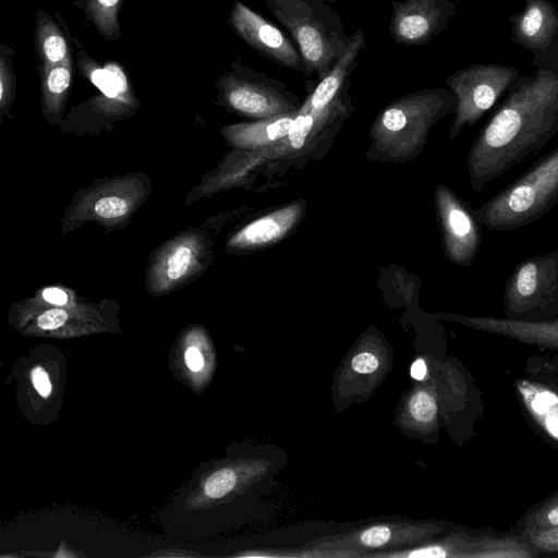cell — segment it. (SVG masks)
I'll return each instance as SVG.
<instances>
[{"mask_svg":"<svg viewBox=\"0 0 558 558\" xmlns=\"http://www.w3.org/2000/svg\"><path fill=\"white\" fill-rule=\"evenodd\" d=\"M558 134V68L520 76L484 124L468 157L471 187L481 192Z\"/></svg>","mask_w":558,"mask_h":558,"instance_id":"obj_1","label":"cell"},{"mask_svg":"<svg viewBox=\"0 0 558 558\" xmlns=\"http://www.w3.org/2000/svg\"><path fill=\"white\" fill-rule=\"evenodd\" d=\"M558 205V146L492 196L473 214L490 231L534 223Z\"/></svg>","mask_w":558,"mask_h":558,"instance_id":"obj_2","label":"cell"},{"mask_svg":"<svg viewBox=\"0 0 558 558\" xmlns=\"http://www.w3.org/2000/svg\"><path fill=\"white\" fill-rule=\"evenodd\" d=\"M506 318L543 322L558 316V251L519 263L504 289Z\"/></svg>","mask_w":558,"mask_h":558,"instance_id":"obj_3","label":"cell"},{"mask_svg":"<svg viewBox=\"0 0 558 558\" xmlns=\"http://www.w3.org/2000/svg\"><path fill=\"white\" fill-rule=\"evenodd\" d=\"M513 389L530 428L558 450V353L527 357Z\"/></svg>","mask_w":558,"mask_h":558,"instance_id":"obj_4","label":"cell"},{"mask_svg":"<svg viewBox=\"0 0 558 558\" xmlns=\"http://www.w3.org/2000/svg\"><path fill=\"white\" fill-rule=\"evenodd\" d=\"M520 76L519 69L496 63L471 64L448 76L446 83L457 100L453 135L463 125H474Z\"/></svg>","mask_w":558,"mask_h":558,"instance_id":"obj_5","label":"cell"},{"mask_svg":"<svg viewBox=\"0 0 558 558\" xmlns=\"http://www.w3.org/2000/svg\"><path fill=\"white\" fill-rule=\"evenodd\" d=\"M508 22L511 41L532 54L535 68H558V10L550 0H524Z\"/></svg>","mask_w":558,"mask_h":558,"instance_id":"obj_6","label":"cell"},{"mask_svg":"<svg viewBox=\"0 0 558 558\" xmlns=\"http://www.w3.org/2000/svg\"><path fill=\"white\" fill-rule=\"evenodd\" d=\"M221 100L233 110L247 116L269 117L282 112L286 100L277 89L247 69L239 60L216 83Z\"/></svg>","mask_w":558,"mask_h":558,"instance_id":"obj_7","label":"cell"},{"mask_svg":"<svg viewBox=\"0 0 558 558\" xmlns=\"http://www.w3.org/2000/svg\"><path fill=\"white\" fill-rule=\"evenodd\" d=\"M229 24L250 47L270 60L296 71H304L305 63L284 34L240 1H234Z\"/></svg>","mask_w":558,"mask_h":558,"instance_id":"obj_8","label":"cell"},{"mask_svg":"<svg viewBox=\"0 0 558 558\" xmlns=\"http://www.w3.org/2000/svg\"><path fill=\"white\" fill-rule=\"evenodd\" d=\"M453 12L454 5L449 0L395 2L389 29L399 45H421L440 33Z\"/></svg>","mask_w":558,"mask_h":558,"instance_id":"obj_9","label":"cell"},{"mask_svg":"<svg viewBox=\"0 0 558 558\" xmlns=\"http://www.w3.org/2000/svg\"><path fill=\"white\" fill-rule=\"evenodd\" d=\"M439 204L448 254L454 263L469 266L481 247V223L447 189L439 192Z\"/></svg>","mask_w":558,"mask_h":558,"instance_id":"obj_10","label":"cell"},{"mask_svg":"<svg viewBox=\"0 0 558 558\" xmlns=\"http://www.w3.org/2000/svg\"><path fill=\"white\" fill-rule=\"evenodd\" d=\"M298 44L305 63V70L316 72L323 80L330 72L336 53L325 28L312 16L304 15L299 9L274 10Z\"/></svg>","mask_w":558,"mask_h":558,"instance_id":"obj_11","label":"cell"},{"mask_svg":"<svg viewBox=\"0 0 558 558\" xmlns=\"http://www.w3.org/2000/svg\"><path fill=\"white\" fill-rule=\"evenodd\" d=\"M457 320L486 333L502 336L558 353V316L543 322L494 316H459Z\"/></svg>","mask_w":558,"mask_h":558,"instance_id":"obj_12","label":"cell"},{"mask_svg":"<svg viewBox=\"0 0 558 558\" xmlns=\"http://www.w3.org/2000/svg\"><path fill=\"white\" fill-rule=\"evenodd\" d=\"M57 19L44 10L35 15V50L39 66L57 65L73 59L71 34L61 16Z\"/></svg>","mask_w":558,"mask_h":558,"instance_id":"obj_13","label":"cell"},{"mask_svg":"<svg viewBox=\"0 0 558 558\" xmlns=\"http://www.w3.org/2000/svg\"><path fill=\"white\" fill-rule=\"evenodd\" d=\"M364 44V34L359 29L349 39L337 63L314 89L306 106L310 110H323L333 100L344 80L352 72L353 64Z\"/></svg>","mask_w":558,"mask_h":558,"instance_id":"obj_14","label":"cell"},{"mask_svg":"<svg viewBox=\"0 0 558 558\" xmlns=\"http://www.w3.org/2000/svg\"><path fill=\"white\" fill-rule=\"evenodd\" d=\"M296 209L288 207L265 216L246 226L234 242L242 245H260L280 238L291 227Z\"/></svg>","mask_w":558,"mask_h":558,"instance_id":"obj_15","label":"cell"},{"mask_svg":"<svg viewBox=\"0 0 558 558\" xmlns=\"http://www.w3.org/2000/svg\"><path fill=\"white\" fill-rule=\"evenodd\" d=\"M123 0H74L72 4L83 10L87 22L108 41L122 37L119 14Z\"/></svg>","mask_w":558,"mask_h":558,"instance_id":"obj_16","label":"cell"},{"mask_svg":"<svg viewBox=\"0 0 558 558\" xmlns=\"http://www.w3.org/2000/svg\"><path fill=\"white\" fill-rule=\"evenodd\" d=\"M44 104L49 111L61 109L73 80V59L61 64L39 66Z\"/></svg>","mask_w":558,"mask_h":558,"instance_id":"obj_17","label":"cell"},{"mask_svg":"<svg viewBox=\"0 0 558 558\" xmlns=\"http://www.w3.org/2000/svg\"><path fill=\"white\" fill-rule=\"evenodd\" d=\"M554 527H558V490L531 506L510 530L525 534Z\"/></svg>","mask_w":558,"mask_h":558,"instance_id":"obj_18","label":"cell"},{"mask_svg":"<svg viewBox=\"0 0 558 558\" xmlns=\"http://www.w3.org/2000/svg\"><path fill=\"white\" fill-rule=\"evenodd\" d=\"M293 120L292 117L286 116L256 124L241 125L239 130L241 136L245 140L267 143L288 136Z\"/></svg>","mask_w":558,"mask_h":558,"instance_id":"obj_19","label":"cell"},{"mask_svg":"<svg viewBox=\"0 0 558 558\" xmlns=\"http://www.w3.org/2000/svg\"><path fill=\"white\" fill-rule=\"evenodd\" d=\"M15 50L1 43L0 44V104L1 106L11 102L15 90V73L13 70V56Z\"/></svg>","mask_w":558,"mask_h":558,"instance_id":"obj_20","label":"cell"},{"mask_svg":"<svg viewBox=\"0 0 558 558\" xmlns=\"http://www.w3.org/2000/svg\"><path fill=\"white\" fill-rule=\"evenodd\" d=\"M537 557L558 556V527L523 534Z\"/></svg>","mask_w":558,"mask_h":558,"instance_id":"obj_21","label":"cell"},{"mask_svg":"<svg viewBox=\"0 0 558 558\" xmlns=\"http://www.w3.org/2000/svg\"><path fill=\"white\" fill-rule=\"evenodd\" d=\"M410 413L421 423H429L437 416L438 405L435 397L426 390H420L410 400Z\"/></svg>","mask_w":558,"mask_h":558,"instance_id":"obj_22","label":"cell"},{"mask_svg":"<svg viewBox=\"0 0 558 558\" xmlns=\"http://www.w3.org/2000/svg\"><path fill=\"white\" fill-rule=\"evenodd\" d=\"M236 476L231 469H222L209 476L205 484V492L211 498L227 495L235 485Z\"/></svg>","mask_w":558,"mask_h":558,"instance_id":"obj_23","label":"cell"},{"mask_svg":"<svg viewBox=\"0 0 558 558\" xmlns=\"http://www.w3.org/2000/svg\"><path fill=\"white\" fill-rule=\"evenodd\" d=\"M314 119V111L306 112L305 108L301 114L294 118L288 134L293 148L299 149L303 146L307 134L313 128Z\"/></svg>","mask_w":558,"mask_h":558,"instance_id":"obj_24","label":"cell"},{"mask_svg":"<svg viewBox=\"0 0 558 558\" xmlns=\"http://www.w3.org/2000/svg\"><path fill=\"white\" fill-rule=\"evenodd\" d=\"M192 259V252L187 246H179L173 251L167 262V276L177 280L185 275Z\"/></svg>","mask_w":558,"mask_h":558,"instance_id":"obj_25","label":"cell"},{"mask_svg":"<svg viewBox=\"0 0 558 558\" xmlns=\"http://www.w3.org/2000/svg\"><path fill=\"white\" fill-rule=\"evenodd\" d=\"M128 203L118 196H105L99 198L95 206V213L102 218H116L128 211Z\"/></svg>","mask_w":558,"mask_h":558,"instance_id":"obj_26","label":"cell"},{"mask_svg":"<svg viewBox=\"0 0 558 558\" xmlns=\"http://www.w3.org/2000/svg\"><path fill=\"white\" fill-rule=\"evenodd\" d=\"M380 121L383 126L390 132L403 130L408 124V114L403 102L387 108L383 112Z\"/></svg>","mask_w":558,"mask_h":558,"instance_id":"obj_27","label":"cell"},{"mask_svg":"<svg viewBox=\"0 0 558 558\" xmlns=\"http://www.w3.org/2000/svg\"><path fill=\"white\" fill-rule=\"evenodd\" d=\"M390 530L385 525H376L365 530L360 541L368 547H379L386 544L390 538Z\"/></svg>","mask_w":558,"mask_h":558,"instance_id":"obj_28","label":"cell"},{"mask_svg":"<svg viewBox=\"0 0 558 558\" xmlns=\"http://www.w3.org/2000/svg\"><path fill=\"white\" fill-rule=\"evenodd\" d=\"M68 319V313L62 308H50L37 318V325L45 330L61 327Z\"/></svg>","mask_w":558,"mask_h":558,"instance_id":"obj_29","label":"cell"},{"mask_svg":"<svg viewBox=\"0 0 558 558\" xmlns=\"http://www.w3.org/2000/svg\"><path fill=\"white\" fill-rule=\"evenodd\" d=\"M351 364L353 371L360 374H371L375 372L379 365L377 357L368 352L356 354L352 359Z\"/></svg>","mask_w":558,"mask_h":558,"instance_id":"obj_30","label":"cell"},{"mask_svg":"<svg viewBox=\"0 0 558 558\" xmlns=\"http://www.w3.org/2000/svg\"><path fill=\"white\" fill-rule=\"evenodd\" d=\"M32 380L34 387L38 391V393L43 397H47L51 391V383L48 377V374L40 366L35 367L32 371Z\"/></svg>","mask_w":558,"mask_h":558,"instance_id":"obj_31","label":"cell"},{"mask_svg":"<svg viewBox=\"0 0 558 558\" xmlns=\"http://www.w3.org/2000/svg\"><path fill=\"white\" fill-rule=\"evenodd\" d=\"M43 298L48 303L54 305H65L68 303V294L59 288H47L43 291Z\"/></svg>","mask_w":558,"mask_h":558,"instance_id":"obj_32","label":"cell"},{"mask_svg":"<svg viewBox=\"0 0 558 558\" xmlns=\"http://www.w3.org/2000/svg\"><path fill=\"white\" fill-rule=\"evenodd\" d=\"M184 359L187 367L193 372L201 371L204 365V360L199 350L194 347L186 350Z\"/></svg>","mask_w":558,"mask_h":558,"instance_id":"obj_33","label":"cell"},{"mask_svg":"<svg viewBox=\"0 0 558 558\" xmlns=\"http://www.w3.org/2000/svg\"><path fill=\"white\" fill-rule=\"evenodd\" d=\"M410 557H447L445 548L439 545H430L416 550H413L409 554Z\"/></svg>","mask_w":558,"mask_h":558,"instance_id":"obj_34","label":"cell"},{"mask_svg":"<svg viewBox=\"0 0 558 558\" xmlns=\"http://www.w3.org/2000/svg\"><path fill=\"white\" fill-rule=\"evenodd\" d=\"M411 377L415 380H423L427 375V366L423 359L413 362L410 369Z\"/></svg>","mask_w":558,"mask_h":558,"instance_id":"obj_35","label":"cell"}]
</instances>
